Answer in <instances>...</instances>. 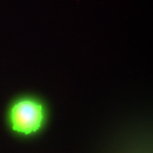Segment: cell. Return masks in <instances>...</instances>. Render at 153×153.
<instances>
[{
  "mask_svg": "<svg viewBox=\"0 0 153 153\" xmlns=\"http://www.w3.org/2000/svg\"><path fill=\"white\" fill-rule=\"evenodd\" d=\"M44 117L43 105L31 97H24L15 101L9 111L11 129L26 135L36 133L41 128Z\"/></svg>",
  "mask_w": 153,
  "mask_h": 153,
  "instance_id": "6da1fadb",
  "label": "cell"
}]
</instances>
